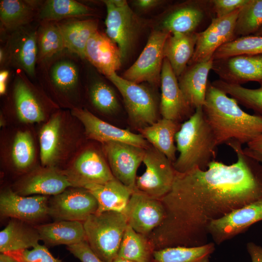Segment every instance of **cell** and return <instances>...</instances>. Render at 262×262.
<instances>
[{
  "label": "cell",
  "instance_id": "cell-1",
  "mask_svg": "<svg viewBox=\"0 0 262 262\" xmlns=\"http://www.w3.org/2000/svg\"><path fill=\"white\" fill-rule=\"evenodd\" d=\"M228 146L237 155L235 163L215 160L206 170L176 172L170 191L161 199L164 219L148 236L156 250L205 245L212 221L262 197V164L241 144Z\"/></svg>",
  "mask_w": 262,
  "mask_h": 262
},
{
  "label": "cell",
  "instance_id": "cell-2",
  "mask_svg": "<svg viewBox=\"0 0 262 262\" xmlns=\"http://www.w3.org/2000/svg\"><path fill=\"white\" fill-rule=\"evenodd\" d=\"M202 109L218 146L232 141L247 145L262 134V115L245 112L210 82Z\"/></svg>",
  "mask_w": 262,
  "mask_h": 262
},
{
  "label": "cell",
  "instance_id": "cell-3",
  "mask_svg": "<svg viewBox=\"0 0 262 262\" xmlns=\"http://www.w3.org/2000/svg\"><path fill=\"white\" fill-rule=\"evenodd\" d=\"M175 141L179 155L173 164L177 172L184 173L196 167L206 170L215 160L218 145L202 107L196 109L181 124Z\"/></svg>",
  "mask_w": 262,
  "mask_h": 262
},
{
  "label": "cell",
  "instance_id": "cell-4",
  "mask_svg": "<svg viewBox=\"0 0 262 262\" xmlns=\"http://www.w3.org/2000/svg\"><path fill=\"white\" fill-rule=\"evenodd\" d=\"M86 241L104 262L116 257L128 223L124 213L105 212L90 215L83 222Z\"/></svg>",
  "mask_w": 262,
  "mask_h": 262
},
{
  "label": "cell",
  "instance_id": "cell-5",
  "mask_svg": "<svg viewBox=\"0 0 262 262\" xmlns=\"http://www.w3.org/2000/svg\"><path fill=\"white\" fill-rule=\"evenodd\" d=\"M76 54L66 49L40 64L42 76L60 98L72 102L78 93L81 71Z\"/></svg>",
  "mask_w": 262,
  "mask_h": 262
},
{
  "label": "cell",
  "instance_id": "cell-6",
  "mask_svg": "<svg viewBox=\"0 0 262 262\" xmlns=\"http://www.w3.org/2000/svg\"><path fill=\"white\" fill-rule=\"evenodd\" d=\"M143 163L146 169L137 177L134 190L161 200L170 190L176 175L173 163L152 146L146 149Z\"/></svg>",
  "mask_w": 262,
  "mask_h": 262
},
{
  "label": "cell",
  "instance_id": "cell-7",
  "mask_svg": "<svg viewBox=\"0 0 262 262\" xmlns=\"http://www.w3.org/2000/svg\"><path fill=\"white\" fill-rule=\"evenodd\" d=\"M106 35L118 46L123 60L130 52L140 28V21L124 0H105Z\"/></svg>",
  "mask_w": 262,
  "mask_h": 262
},
{
  "label": "cell",
  "instance_id": "cell-8",
  "mask_svg": "<svg viewBox=\"0 0 262 262\" xmlns=\"http://www.w3.org/2000/svg\"><path fill=\"white\" fill-rule=\"evenodd\" d=\"M38 27L31 23L9 33L2 48L5 53L4 66L20 70L31 78L36 76Z\"/></svg>",
  "mask_w": 262,
  "mask_h": 262
},
{
  "label": "cell",
  "instance_id": "cell-9",
  "mask_svg": "<svg viewBox=\"0 0 262 262\" xmlns=\"http://www.w3.org/2000/svg\"><path fill=\"white\" fill-rule=\"evenodd\" d=\"M107 78L121 94L131 122L141 128L158 120L156 103L147 88L125 79L116 72Z\"/></svg>",
  "mask_w": 262,
  "mask_h": 262
},
{
  "label": "cell",
  "instance_id": "cell-10",
  "mask_svg": "<svg viewBox=\"0 0 262 262\" xmlns=\"http://www.w3.org/2000/svg\"><path fill=\"white\" fill-rule=\"evenodd\" d=\"M169 34L163 30L153 31L138 59L122 77L137 83L145 82L158 83L164 59V47Z\"/></svg>",
  "mask_w": 262,
  "mask_h": 262
},
{
  "label": "cell",
  "instance_id": "cell-11",
  "mask_svg": "<svg viewBox=\"0 0 262 262\" xmlns=\"http://www.w3.org/2000/svg\"><path fill=\"white\" fill-rule=\"evenodd\" d=\"M98 207L96 199L87 189L70 187L49 201V215L57 221L83 222L97 212Z\"/></svg>",
  "mask_w": 262,
  "mask_h": 262
},
{
  "label": "cell",
  "instance_id": "cell-12",
  "mask_svg": "<svg viewBox=\"0 0 262 262\" xmlns=\"http://www.w3.org/2000/svg\"><path fill=\"white\" fill-rule=\"evenodd\" d=\"M214 17L211 0H189L172 8L162 22L170 34L198 33L206 21Z\"/></svg>",
  "mask_w": 262,
  "mask_h": 262
},
{
  "label": "cell",
  "instance_id": "cell-13",
  "mask_svg": "<svg viewBox=\"0 0 262 262\" xmlns=\"http://www.w3.org/2000/svg\"><path fill=\"white\" fill-rule=\"evenodd\" d=\"M64 172L73 187L102 184L115 178L102 153L93 147L82 150Z\"/></svg>",
  "mask_w": 262,
  "mask_h": 262
},
{
  "label": "cell",
  "instance_id": "cell-14",
  "mask_svg": "<svg viewBox=\"0 0 262 262\" xmlns=\"http://www.w3.org/2000/svg\"><path fill=\"white\" fill-rule=\"evenodd\" d=\"M102 147L114 177L134 190L137 171L146 149L117 142L102 144Z\"/></svg>",
  "mask_w": 262,
  "mask_h": 262
},
{
  "label": "cell",
  "instance_id": "cell-15",
  "mask_svg": "<svg viewBox=\"0 0 262 262\" xmlns=\"http://www.w3.org/2000/svg\"><path fill=\"white\" fill-rule=\"evenodd\" d=\"M262 220V197L212 221L208 232L214 242L220 245Z\"/></svg>",
  "mask_w": 262,
  "mask_h": 262
},
{
  "label": "cell",
  "instance_id": "cell-16",
  "mask_svg": "<svg viewBox=\"0 0 262 262\" xmlns=\"http://www.w3.org/2000/svg\"><path fill=\"white\" fill-rule=\"evenodd\" d=\"M240 9L224 17H213L206 28L197 33L194 53L189 65L213 58L220 47L236 39L235 23Z\"/></svg>",
  "mask_w": 262,
  "mask_h": 262
},
{
  "label": "cell",
  "instance_id": "cell-17",
  "mask_svg": "<svg viewBox=\"0 0 262 262\" xmlns=\"http://www.w3.org/2000/svg\"><path fill=\"white\" fill-rule=\"evenodd\" d=\"M123 213L129 226L147 236L161 225L165 216L161 200L135 190Z\"/></svg>",
  "mask_w": 262,
  "mask_h": 262
},
{
  "label": "cell",
  "instance_id": "cell-18",
  "mask_svg": "<svg viewBox=\"0 0 262 262\" xmlns=\"http://www.w3.org/2000/svg\"><path fill=\"white\" fill-rule=\"evenodd\" d=\"M72 115L83 124L88 138L101 144L108 142H122L145 149L150 145L141 134L134 133L127 130L112 125L98 118L86 109L74 107Z\"/></svg>",
  "mask_w": 262,
  "mask_h": 262
},
{
  "label": "cell",
  "instance_id": "cell-19",
  "mask_svg": "<svg viewBox=\"0 0 262 262\" xmlns=\"http://www.w3.org/2000/svg\"><path fill=\"white\" fill-rule=\"evenodd\" d=\"M0 213L29 224L37 222L49 215V201L46 196H22L6 189L0 194Z\"/></svg>",
  "mask_w": 262,
  "mask_h": 262
},
{
  "label": "cell",
  "instance_id": "cell-20",
  "mask_svg": "<svg viewBox=\"0 0 262 262\" xmlns=\"http://www.w3.org/2000/svg\"><path fill=\"white\" fill-rule=\"evenodd\" d=\"M219 79L241 85L249 82L262 83V54L241 55L213 59L212 69Z\"/></svg>",
  "mask_w": 262,
  "mask_h": 262
},
{
  "label": "cell",
  "instance_id": "cell-21",
  "mask_svg": "<svg viewBox=\"0 0 262 262\" xmlns=\"http://www.w3.org/2000/svg\"><path fill=\"white\" fill-rule=\"evenodd\" d=\"M160 113L163 118L178 122L188 119L195 112L187 102L179 84L178 78L168 61L164 60L161 74Z\"/></svg>",
  "mask_w": 262,
  "mask_h": 262
},
{
  "label": "cell",
  "instance_id": "cell-22",
  "mask_svg": "<svg viewBox=\"0 0 262 262\" xmlns=\"http://www.w3.org/2000/svg\"><path fill=\"white\" fill-rule=\"evenodd\" d=\"M72 187L64 171L52 167L34 169L20 180L15 187L17 194L27 196L37 195L56 196Z\"/></svg>",
  "mask_w": 262,
  "mask_h": 262
},
{
  "label": "cell",
  "instance_id": "cell-23",
  "mask_svg": "<svg viewBox=\"0 0 262 262\" xmlns=\"http://www.w3.org/2000/svg\"><path fill=\"white\" fill-rule=\"evenodd\" d=\"M88 61L106 77L116 72L123 59L117 45L106 34L97 31L89 38L85 49Z\"/></svg>",
  "mask_w": 262,
  "mask_h": 262
},
{
  "label": "cell",
  "instance_id": "cell-24",
  "mask_svg": "<svg viewBox=\"0 0 262 262\" xmlns=\"http://www.w3.org/2000/svg\"><path fill=\"white\" fill-rule=\"evenodd\" d=\"M213 58L189 65L178 77L180 87L188 104L195 109L202 107L212 69Z\"/></svg>",
  "mask_w": 262,
  "mask_h": 262
},
{
  "label": "cell",
  "instance_id": "cell-25",
  "mask_svg": "<svg viewBox=\"0 0 262 262\" xmlns=\"http://www.w3.org/2000/svg\"><path fill=\"white\" fill-rule=\"evenodd\" d=\"M23 71L16 72L14 81L13 98L16 113L23 122L33 123L44 120L43 105Z\"/></svg>",
  "mask_w": 262,
  "mask_h": 262
},
{
  "label": "cell",
  "instance_id": "cell-26",
  "mask_svg": "<svg viewBox=\"0 0 262 262\" xmlns=\"http://www.w3.org/2000/svg\"><path fill=\"white\" fill-rule=\"evenodd\" d=\"M84 188L97 200V213L105 212L123 213L134 191L115 178L102 184H89Z\"/></svg>",
  "mask_w": 262,
  "mask_h": 262
},
{
  "label": "cell",
  "instance_id": "cell-27",
  "mask_svg": "<svg viewBox=\"0 0 262 262\" xmlns=\"http://www.w3.org/2000/svg\"><path fill=\"white\" fill-rule=\"evenodd\" d=\"M42 1L27 0L0 1V28L11 33L21 27L30 24L38 14Z\"/></svg>",
  "mask_w": 262,
  "mask_h": 262
},
{
  "label": "cell",
  "instance_id": "cell-28",
  "mask_svg": "<svg viewBox=\"0 0 262 262\" xmlns=\"http://www.w3.org/2000/svg\"><path fill=\"white\" fill-rule=\"evenodd\" d=\"M40 240L48 246L65 245L66 246L86 241L83 222L59 220L34 226Z\"/></svg>",
  "mask_w": 262,
  "mask_h": 262
},
{
  "label": "cell",
  "instance_id": "cell-29",
  "mask_svg": "<svg viewBox=\"0 0 262 262\" xmlns=\"http://www.w3.org/2000/svg\"><path fill=\"white\" fill-rule=\"evenodd\" d=\"M66 49L84 60L86 44L90 37L98 31L96 19L73 18L57 22Z\"/></svg>",
  "mask_w": 262,
  "mask_h": 262
},
{
  "label": "cell",
  "instance_id": "cell-30",
  "mask_svg": "<svg viewBox=\"0 0 262 262\" xmlns=\"http://www.w3.org/2000/svg\"><path fill=\"white\" fill-rule=\"evenodd\" d=\"M179 122L162 118L155 123L139 128L140 134L152 147L164 154L173 163L176 161L175 135L180 130Z\"/></svg>",
  "mask_w": 262,
  "mask_h": 262
},
{
  "label": "cell",
  "instance_id": "cell-31",
  "mask_svg": "<svg viewBox=\"0 0 262 262\" xmlns=\"http://www.w3.org/2000/svg\"><path fill=\"white\" fill-rule=\"evenodd\" d=\"M40 240L39 234L34 227L13 219L0 232V252L4 253L28 249L39 244Z\"/></svg>",
  "mask_w": 262,
  "mask_h": 262
},
{
  "label": "cell",
  "instance_id": "cell-32",
  "mask_svg": "<svg viewBox=\"0 0 262 262\" xmlns=\"http://www.w3.org/2000/svg\"><path fill=\"white\" fill-rule=\"evenodd\" d=\"M197 33L170 34L165 41L164 57L177 78L185 70L193 56Z\"/></svg>",
  "mask_w": 262,
  "mask_h": 262
},
{
  "label": "cell",
  "instance_id": "cell-33",
  "mask_svg": "<svg viewBox=\"0 0 262 262\" xmlns=\"http://www.w3.org/2000/svg\"><path fill=\"white\" fill-rule=\"evenodd\" d=\"M62 115L57 113L44 125L39 134L40 159L44 167H52L58 155L62 138Z\"/></svg>",
  "mask_w": 262,
  "mask_h": 262
},
{
  "label": "cell",
  "instance_id": "cell-34",
  "mask_svg": "<svg viewBox=\"0 0 262 262\" xmlns=\"http://www.w3.org/2000/svg\"><path fill=\"white\" fill-rule=\"evenodd\" d=\"M89 7L73 0H48L42 2L38 19L40 21L59 22L93 15Z\"/></svg>",
  "mask_w": 262,
  "mask_h": 262
},
{
  "label": "cell",
  "instance_id": "cell-35",
  "mask_svg": "<svg viewBox=\"0 0 262 262\" xmlns=\"http://www.w3.org/2000/svg\"><path fill=\"white\" fill-rule=\"evenodd\" d=\"M155 250L148 236L136 232L128 225L117 257L134 262H151Z\"/></svg>",
  "mask_w": 262,
  "mask_h": 262
},
{
  "label": "cell",
  "instance_id": "cell-36",
  "mask_svg": "<svg viewBox=\"0 0 262 262\" xmlns=\"http://www.w3.org/2000/svg\"><path fill=\"white\" fill-rule=\"evenodd\" d=\"M213 242L196 246H175L156 250L151 262H210Z\"/></svg>",
  "mask_w": 262,
  "mask_h": 262
},
{
  "label": "cell",
  "instance_id": "cell-37",
  "mask_svg": "<svg viewBox=\"0 0 262 262\" xmlns=\"http://www.w3.org/2000/svg\"><path fill=\"white\" fill-rule=\"evenodd\" d=\"M37 41L38 65L66 49L57 22L40 21L37 29Z\"/></svg>",
  "mask_w": 262,
  "mask_h": 262
},
{
  "label": "cell",
  "instance_id": "cell-38",
  "mask_svg": "<svg viewBox=\"0 0 262 262\" xmlns=\"http://www.w3.org/2000/svg\"><path fill=\"white\" fill-rule=\"evenodd\" d=\"M212 83L229 95L238 103L252 110L256 114L262 115V83L256 89H249L241 85L229 83L219 79Z\"/></svg>",
  "mask_w": 262,
  "mask_h": 262
},
{
  "label": "cell",
  "instance_id": "cell-39",
  "mask_svg": "<svg viewBox=\"0 0 262 262\" xmlns=\"http://www.w3.org/2000/svg\"><path fill=\"white\" fill-rule=\"evenodd\" d=\"M262 27V0H248L239 10L235 27L236 38L254 35Z\"/></svg>",
  "mask_w": 262,
  "mask_h": 262
},
{
  "label": "cell",
  "instance_id": "cell-40",
  "mask_svg": "<svg viewBox=\"0 0 262 262\" xmlns=\"http://www.w3.org/2000/svg\"><path fill=\"white\" fill-rule=\"evenodd\" d=\"M262 54V36L250 35L238 37L220 47L214 53L213 60L241 55Z\"/></svg>",
  "mask_w": 262,
  "mask_h": 262
},
{
  "label": "cell",
  "instance_id": "cell-41",
  "mask_svg": "<svg viewBox=\"0 0 262 262\" xmlns=\"http://www.w3.org/2000/svg\"><path fill=\"white\" fill-rule=\"evenodd\" d=\"M35 155L33 142L28 131H19L13 141L11 156L15 166L18 170L28 169L33 164Z\"/></svg>",
  "mask_w": 262,
  "mask_h": 262
},
{
  "label": "cell",
  "instance_id": "cell-42",
  "mask_svg": "<svg viewBox=\"0 0 262 262\" xmlns=\"http://www.w3.org/2000/svg\"><path fill=\"white\" fill-rule=\"evenodd\" d=\"M89 96L94 107L103 114H112L118 108L114 90L101 80H96L90 84Z\"/></svg>",
  "mask_w": 262,
  "mask_h": 262
},
{
  "label": "cell",
  "instance_id": "cell-43",
  "mask_svg": "<svg viewBox=\"0 0 262 262\" xmlns=\"http://www.w3.org/2000/svg\"><path fill=\"white\" fill-rule=\"evenodd\" d=\"M4 253L18 262H63L55 258L45 246L40 244L31 250H20Z\"/></svg>",
  "mask_w": 262,
  "mask_h": 262
},
{
  "label": "cell",
  "instance_id": "cell-44",
  "mask_svg": "<svg viewBox=\"0 0 262 262\" xmlns=\"http://www.w3.org/2000/svg\"><path fill=\"white\" fill-rule=\"evenodd\" d=\"M248 0H211L214 17H222L241 9Z\"/></svg>",
  "mask_w": 262,
  "mask_h": 262
},
{
  "label": "cell",
  "instance_id": "cell-45",
  "mask_svg": "<svg viewBox=\"0 0 262 262\" xmlns=\"http://www.w3.org/2000/svg\"><path fill=\"white\" fill-rule=\"evenodd\" d=\"M66 248L81 262H104L93 251L86 241L68 246Z\"/></svg>",
  "mask_w": 262,
  "mask_h": 262
},
{
  "label": "cell",
  "instance_id": "cell-46",
  "mask_svg": "<svg viewBox=\"0 0 262 262\" xmlns=\"http://www.w3.org/2000/svg\"><path fill=\"white\" fill-rule=\"evenodd\" d=\"M244 151L255 160H262V134L248 143Z\"/></svg>",
  "mask_w": 262,
  "mask_h": 262
},
{
  "label": "cell",
  "instance_id": "cell-47",
  "mask_svg": "<svg viewBox=\"0 0 262 262\" xmlns=\"http://www.w3.org/2000/svg\"><path fill=\"white\" fill-rule=\"evenodd\" d=\"M246 249L251 262H262V246L253 242L246 244Z\"/></svg>",
  "mask_w": 262,
  "mask_h": 262
},
{
  "label": "cell",
  "instance_id": "cell-48",
  "mask_svg": "<svg viewBox=\"0 0 262 262\" xmlns=\"http://www.w3.org/2000/svg\"><path fill=\"white\" fill-rule=\"evenodd\" d=\"M163 1L157 0H137L133 2L134 5L142 10L152 9L163 3Z\"/></svg>",
  "mask_w": 262,
  "mask_h": 262
},
{
  "label": "cell",
  "instance_id": "cell-49",
  "mask_svg": "<svg viewBox=\"0 0 262 262\" xmlns=\"http://www.w3.org/2000/svg\"><path fill=\"white\" fill-rule=\"evenodd\" d=\"M10 72L8 70L2 69L0 72V94L4 95L6 91L7 84Z\"/></svg>",
  "mask_w": 262,
  "mask_h": 262
},
{
  "label": "cell",
  "instance_id": "cell-50",
  "mask_svg": "<svg viewBox=\"0 0 262 262\" xmlns=\"http://www.w3.org/2000/svg\"><path fill=\"white\" fill-rule=\"evenodd\" d=\"M0 262H18L11 256L5 254L1 253L0 254Z\"/></svg>",
  "mask_w": 262,
  "mask_h": 262
},
{
  "label": "cell",
  "instance_id": "cell-51",
  "mask_svg": "<svg viewBox=\"0 0 262 262\" xmlns=\"http://www.w3.org/2000/svg\"><path fill=\"white\" fill-rule=\"evenodd\" d=\"M111 262H134L117 257Z\"/></svg>",
  "mask_w": 262,
  "mask_h": 262
},
{
  "label": "cell",
  "instance_id": "cell-52",
  "mask_svg": "<svg viewBox=\"0 0 262 262\" xmlns=\"http://www.w3.org/2000/svg\"><path fill=\"white\" fill-rule=\"evenodd\" d=\"M254 35L258 36H262V27Z\"/></svg>",
  "mask_w": 262,
  "mask_h": 262
},
{
  "label": "cell",
  "instance_id": "cell-53",
  "mask_svg": "<svg viewBox=\"0 0 262 262\" xmlns=\"http://www.w3.org/2000/svg\"><path fill=\"white\" fill-rule=\"evenodd\" d=\"M257 160V161H258V162H260L262 164V160Z\"/></svg>",
  "mask_w": 262,
  "mask_h": 262
}]
</instances>
